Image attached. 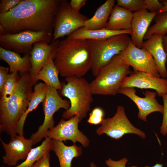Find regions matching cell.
I'll use <instances>...</instances> for the list:
<instances>
[{
	"mask_svg": "<svg viewBox=\"0 0 167 167\" xmlns=\"http://www.w3.org/2000/svg\"><path fill=\"white\" fill-rule=\"evenodd\" d=\"M115 2V0H106L97 9L93 16L85 22L84 27L89 30L105 28Z\"/></svg>",
	"mask_w": 167,
	"mask_h": 167,
	"instance_id": "23",
	"label": "cell"
},
{
	"mask_svg": "<svg viewBox=\"0 0 167 167\" xmlns=\"http://www.w3.org/2000/svg\"><path fill=\"white\" fill-rule=\"evenodd\" d=\"M134 88H121L118 92L130 99L137 106L139 112L138 117L143 121H147V116L154 112L163 113V105L160 104L156 97V92L147 90L143 93L144 97H142L137 95Z\"/></svg>",
	"mask_w": 167,
	"mask_h": 167,
	"instance_id": "13",
	"label": "cell"
},
{
	"mask_svg": "<svg viewBox=\"0 0 167 167\" xmlns=\"http://www.w3.org/2000/svg\"><path fill=\"white\" fill-rule=\"evenodd\" d=\"M163 102V120L160 127V132L164 136L167 135V93L162 96Z\"/></svg>",
	"mask_w": 167,
	"mask_h": 167,
	"instance_id": "31",
	"label": "cell"
},
{
	"mask_svg": "<svg viewBox=\"0 0 167 167\" xmlns=\"http://www.w3.org/2000/svg\"><path fill=\"white\" fill-rule=\"evenodd\" d=\"M54 59H51L45 64L35 78L37 81L40 80L43 81L48 86L61 90L62 85L58 78L59 72L55 65Z\"/></svg>",
	"mask_w": 167,
	"mask_h": 167,
	"instance_id": "25",
	"label": "cell"
},
{
	"mask_svg": "<svg viewBox=\"0 0 167 167\" xmlns=\"http://www.w3.org/2000/svg\"><path fill=\"white\" fill-rule=\"evenodd\" d=\"M20 76L18 72L9 73L0 94V102L6 101L15 90Z\"/></svg>",
	"mask_w": 167,
	"mask_h": 167,
	"instance_id": "28",
	"label": "cell"
},
{
	"mask_svg": "<svg viewBox=\"0 0 167 167\" xmlns=\"http://www.w3.org/2000/svg\"><path fill=\"white\" fill-rule=\"evenodd\" d=\"M117 5L131 12H137L145 8L143 0H117Z\"/></svg>",
	"mask_w": 167,
	"mask_h": 167,
	"instance_id": "29",
	"label": "cell"
},
{
	"mask_svg": "<svg viewBox=\"0 0 167 167\" xmlns=\"http://www.w3.org/2000/svg\"><path fill=\"white\" fill-rule=\"evenodd\" d=\"M54 59L62 76L82 77L91 69L92 66L88 40L67 37L60 41Z\"/></svg>",
	"mask_w": 167,
	"mask_h": 167,
	"instance_id": "3",
	"label": "cell"
},
{
	"mask_svg": "<svg viewBox=\"0 0 167 167\" xmlns=\"http://www.w3.org/2000/svg\"><path fill=\"white\" fill-rule=\"evenodd\" d=\"M65 80L67 83L62 84L61 93L69 99L70 107L63 112L62 117L68 120L77 116L81 121L90 110L93 101L90 84L82 77H68Z\"/></svg>",
	"mask_w": 167,
	"mask_h": 167,
	"instance_id": "4",
	"label": "cell"
},
{
	"mask_svg": "<svg viewBox=\"0 0 167 167\" xmlns=\"http://www.w3.org/2000/svg\"><path fill=\"white\" fill-rule=\"evenodd\" d=\"M11 138L8 143L0 139L5 152L3 161L9 166H14L19 161L25 160L33 144L31 139L25 138L24 135H16Z\"/></svg>",
	"mask_w": 167,
	"mask_h": 167,
	"instance_id": "15",
	"label": "cell"
},
{
	"mask_svg": "<svg viewBox=\"0 0 167 167\" xmlns=\"http://www.w3.org/2000/svg\"><path fill=\"white\" fill-rule=\"evenodd\" d=\"M4 167L3 166H2V167Z\"/></svg>",
	"mask_w": 167,
	"mask_h": 167,
	"instance_id": "43",
	"label": "cell"
},
{
	"mask_svg": "<svg viewBox=\"0 0 167 167\" xmlns=\"http://www.w3.org/2000/svg\"><path fill=\"white\" fill-rule=\"evenodd\" d=\"M130 167H138L136 166H132ZM145 167H164L163 166V165L162 164L157 163L156 164H155V165L152 167L146 166H145Z\"/></svg>",
	"mask_w": 167,
	"mask_h": 167,
	"instance_id": "41",
	"label": "cell"
},
{
	"mask_svg": "<svg viewBox=\"0 0 167 167\" xmlns=\"http://www.w3.org/2000/svg\"><path fill=\"white\" fill-rule=\"evenodd\" d=\"M51 139L46 137L41 144L32 148L26 158L19 165L14 166L8 167H32L37 161L45 154L49 153L51 150Z\"/></svg>",
	"mask_w": 167,
	"mask_h": 167,
	"instance_id": "26",
	"label": "cell"
},
{
	"mask_svg": "<svg viewBox=\"0 0 167 167\" xmlns=\"http://www.w3.org/2000/svg\"><path fill=\"white\" fill-rule=\"evenodd\" d=\"M96 132L99 135L105 134L116 140L129 134L137 135L142 139H145L146 136L143 131L136 128L130 121L122 105L118 106L116 112L113 117L104 118Z\"/></svg>",
	"mask_w": 167,
	"mask_h": 167,
	"instance_id": "10",
	"label": "cell"
},
{
	"mask_svg": "<svg viewBox=\"0 0 167 167\" xmlns=\"http://www.w3.org/2000/svg\"><path fill=\"white\" fill-rule=\"evenodd\" d=\"M80 122L77 116L67 121L62 118L56 126L48 130L46 137L62 142L70 140L74 144L79 142L83 146L87 147L89 145V141L78 129V124Z\"/></svg>",
	"mask_w": 167,
	"mask_h": 167,
	"instance_id": "12",
	"label": "cell"
},
{
	"mask_svg": "<svg viewBox=\"0 0 167 167\" xmlns=\"http://www.w3.org/2000/svg\"><path fill=\"white\" fill-rule=\"evenodd\" d=\"M16 88L6 101L0 102V131L11 138L17 134L19 122L28 107L38 81L30 72L20 74Z\"/></svg>",
	"mask_w": 167,
	"mask_h": 167,
	"instance_id": "2",
	"label": "cell"
},
{
	"mask_svg": "<svg viewBox=\"0 0 167 167\" xmlns=\"http://www.w3.org/2000/svg\"><path fill=\"white\" fill-rule=\"evenodd\" d=\"M21 0H1L0 14L7 12L16 6Z\"/></svg>",
	"mask_w": 167,
	"mask_h": 167,
	"instance_id": "32",
	"label": "cell"
},
{
	"mask_svg": "<svg viewBox=\"0 0 167 167\" xmlns=\"http://www.w3.org/2000/svg\"><path fill=\"white\" fill-rule=\"evenodd\" d=\"M118 55L134 70L160 78L154 60L149 52L143 48L136 47L131 40L127 47Z\"/></svg>",
	"mask_w": 167,
	"mask_h": 167,
	"instance_id": "11",
	"label": "cell"
},
{
	"mask_svg": "<svg viewBox=\"0 0 167 167\" xmlns=\"http://www.w3.org/2000/svg\"><path fill=\"white\" fill-rule=\"evenodd\" d=\"M60 41H53L49 43L40 41L35 43L29 53L31 67L30 73L35 77L51 59H54Z\"/></svg>",
	"mask_w": 167,
	"mask_h": 167,
	"instance_id": "16",
	"label": "cell"
},
{
	"mask_svg": "<svg viewBox=\"0 0 167 167\" xmlns=\"http://www.w3.org/2000/svg\"><path fill=\"white\" fill-rule=\"evenodd\" d=\"M160 1L162 4L163 6L158 13H161L167 11V0H161Z\"/></svg>",
	"mask_w": 167,
	"mask_h": 167,
	"instance_id": "38",
	"label": "cell"
},
{
	"mask_svg": "<svg viewBox=\"0 0 167 167\" xmlns=\"http://www.w3.org/2000/svg\"><path fill=\"white\" fill-rule=\"evenodd\" d=\"M53 33L45 31L25 30L11 34L0 35V47L6 49L12 50L17 53L26 54L31 50L36 42L42 41L50 43Z\"/></svg>",
	"mask_w": 167,
	"mask_h": 167,
	"instance_id": "8",
	"label": "cell"
},
{
	"mask_svg": "<svg viewBox=\"0 0 167 167\" xmlns=\"http://www.w3.org/2000/svg\"><path fill=\"white\" fill-rule=\"evenodd\" d=\"M8 33L6 28L2 24H0V35Z\"/></svg>",
	"mask_w": 167,
	"mask_h": 167,
	"instance_id": "40",
	"label": "cell"
},
{
	"mask_svg": "<svg viewBox=\"0 0 167 167\" xmlns=\"http://www.w3.org/2000/svg\"><path fill=\"white\" fill-rule=\"evenodd\" d=\"M132 33L131 29L119 31L110 30L106 28L89 30L83 27L74 31L68 36L67 37L73 39L102 40L118 35H131Z\"/></svg>",
	"mask_w": 167,
	"mask_h": 167,
	"instance_id": "20",
	"label": "cell"
},
{
	"mask_svg": "<svg viewBox=\"0 0 167 167\" xmlns=\"http://www.w3.org/2000/svg\"><path fill=\"white\" fill-rule=\"evenodd\" d=\"M51 150L53 151L58 158L60 167H71V162L75 157L82 154V149L75 143L67 146L62 141L51 139Z\"/></svg>",
	"mask_w": 167,
	"mask_h": 167,
	"instance_id": "21",
	"label": "cell"
},
{
	"mask_svg": "<svg viewBox=\"0 0 167 167\" xmlns=\"http://www.w3.org/2000/svg\"><path fill=\"white\" fill-rule=\"evenodd\" d=\"M150 89L156 91L159 96L167 93V79L149 74L134 70L124 79L121 88Z\"/></svg>",
	"mask_w": 167,
	"mask_h": 167,
	"instance_id": "14",
	"label": "cell"
},
{
	"mask_svg": "<svg viewBox=\"0 0 167 167\" xmlns=\"http://www.w3.org/2000/svg\"><path fill=\"white\" fill-rule=\"evenodd\" d=\"M157 13V12H149L145 8L133 13L131 40L136 47L142 48L144 36L151 22Z\"/></svg>",
	"mask_w": 167,
	"mask_h": 167,
	"instance_id": "17",
	"label": "cell"
},
{
	"mask_svg": "<svg viewBox=\"0 0 167 167\" xmlns=\"http://www.w3.org/2000/svg\"><path fill=\"white\" fill-rule=\"evenodd\" d=\"M49 159L50 154L49 153L35 162L32 167H50Z\"/></svg>",
	"mask_w": 167,
	"mask_h": 167,
	"instance_id": "36",
	"label": "cell"
},
{
	"mask_svg": "<svg viewBox=\"0 0 167 167\" xmlns=\"http://www.w3.org/2000/svg\"><path fill=\"white\" fill-rule=\"evenodd\" d=\"M133 16L132 12L117 5H115L105 28L114 31L131 29Z\"/></svg>",
	"mask_w": 167,
	"mask_h": 167,
	"instance_id": "22",
	"label": "cell"
},
{
	"mask_svg": "<svg viewBox=\"0 0 167 167\" xmlns=\"http://www.w3.org/2000/svg\"><path fill=\"white\" fill-rule=\"evenodd\" d=\"M128 161L126 158H124L117 161L109 158L105 161L106 165L109 167H126V164Z\"/></svg>",
	"mask_w": 167,
	"mask_h": 167,
	"instance_id": "34",
	"label": "cell"
},
{
	"mask_svg": "<svg viewBox=\"0 0 167 167\" xmlns=\"http://www.w3.org/2000/svg\"><path fill=\"white\" fill-rule=\"evenodd\" d=\"M154 19L155 24L148 29L144 36V40L147 39L154 34L163 36L167 33V11L158 13Z\"/></svg>",
	"mask_w": 167,
	"mask_h": 167,
	"instance_id": "27",
	"label": "cell"
},
{
	"mask_svg": "<svg viewBox=\"0 0 167 167\" xmlns=\"http://www.w3.org/2000/svg\"><path fill=\"white\" fill-rule=\"evenodd\" d=\"M104 112L100 107L94 108L89 114L87 122L92 125H97L101 124L104 118Z\"/></svg>",
	"mask_w": 167,
	"mask_h": 167,
	"instance_id": "30",
	"label": "cell"
},
{
	"mask_svg": "<svg viewBox=\"0 0 167 167\" xmlns=\"http://www.w3.org/2000/svg\"><path fill=\"white\" fill-rule=\"evenodd\" d=\"M90 167H97L93 162H92L90 164Z\"/></svg>",
	"mask_w": 167,
	"mask_h": 167,
	"instance_id": "42",
	"label": "cell"
},
{
	"mask_svg": "<svg viewBox=\"0 0 167 167\" xmlns=\"http://www.w3.org/2000/svg\"><path fill=\"white\" fill-rule=\"evenodd\" d=\"M47 88L48 86L45 83L40 82L35 85L28 108L19 122L17 129L18 135H24V125L28 114L36 109L40 103L44 101Z\"/></svg>",
	"mask_w": 167,
	"mask_h": 167,
	"instance_id": "24",
	"label": "cell"
},
{
	"mask_svg": "<svg viewBox=\"0 0 167 167\" xmlns=\"http://www.w3.org/2000/svg\"><path fill=\"white\" fill-rule=\"evenodd\" d=\"M0 58L9 66L10 73L19 72L20 74L30 72L31 65L29 53L21 57L19 54L0 46Z\"/></svg>",
	"mask_w": 167,
	"mask_h": 167,
	"instance_id": "19",
	"label": "cell"
},
{
	"mask_svg": "<svg viewBox=\"0 0 167 167\" xmlns=\"http://www.w3.org/2000/svg\"><path fill=\"white\" fill-rule=\"evenodd\" d=\"M43 102L44 119L37 131L30 137L33 144L40 141L43 138H45L48 130L54 126V113L60 109L67 110L70 107V101L62 99L57 89L49 86H48L46 97Z\"/></svg>",
	"mask_w": 167,
	"mask_h": 167,
	"instance_id": "9",
	"label": "cell"
},
{
	"mask_svg": "<svg viewBox=\"0 0 167 167\" xmlns=\"http://www.w3.org/2000/svg\"><path fill=\"white\" fill-rule=\"evenodd\" d=\"M130 66L120 56H114L110 62L99 71L90 83L93 95L115 96L124 78L131 71Z\"/></svg>",
	"mask_w": 167,
	"mask_h": 167,
	"instance_id": "5",
	"label": "cell"
},
{
	"mask_svg": "<svg viewBox=\"0 0 167 167\" xmlns=\"http://www.w3.org/2000/svg\"><path fill=\"white\" fill-rule=\"evenodd\" d=\"M61 0H21L9 11L0 14V24L8 33L30 30L53 33Z\"/></svg>",
	"mask_w": 167,
	"mask_h": 167,
	"instance_id": "1",
	"label": "cell"
},
{
	"mask_svg": "<svg viewBox=\"0 0 167 167\" xmlns=\"http://www.w3.org/2000/svg\"><path fill=\"white\" fill-rule=\"evenodd\" d=\"M9 68L2 66H0V92L2 90L9 74Z\"/></svg>",
	"mask_w": 167,
	"mask_h": 167,
	"instance_id": "35",
	"label": "cell"
},
{
	"mask_svg": "<svg viewBox=\"0 0 167 167\" xmlns=\"http://www.w3.org/2000/svg\"><path fill=\"white\" fill-rule=\"evenodd\" d=\"M142 48L147 49L152 56L160 76L163 78L167 77V53L164 48L162 36L158 34L152 35L143 42Z\"/></svg>",
	"mask_w": 167,
	"mask_h": 167,
	"instance_id": "18",
	"label": "cell"
},
{
	"mask_svg": "<svg viewBox=\"0 0 167 167\" xmlns=\"http://www.w3.org/2000/svg\"><path fill=\"white\" fill-rule=\"evenodd\" d=\"M88 40L91 54L92 72L96 77L102 68L127 47L131 38L127 34H121L104 40Z\"/></svg>",
	"mask_w": 167,
	"mask_h": 167,
	"instance_id": "6",
	"label": "cell"
},
{
	"mask_svg": "<svg viewBox=\"0 0 167 167\" xmlns=\"http://www.w3.org/2000/svg\"><path fill=\"white\" fill-rule=\"evenodd\" d=\"M88 19L72 9L67 0H61L55 15L52 41L69 36L84 27L85 22Z\"/></svg>",
	"mask_w": 167,
	"mask_h": 167,
	"instance_id": "7",
	"label": "cell"
},
{
	"mask_svg": "<svg viewBox=\"0 0 167 167\" xmlns=\"http://www.w3.org/2000/svg\"><path fill=\"white\" fill-rule=\"evenodd\" d=\"M162 42L164 50L167 53V35H166L162 36Z\"/></svg>",
	"mask_w": 167,
	"mask_h": 167,
	"instance_id": "39",
	"label": "cell"
},
{
	"mask_svg": "<svg viewBox=\"0 0 167 167\" xmlns=\"http://www.w3.org/2000/svg\"><path fill=\"white\" fill-rule=\"evenodd\" d=\"M86 0H71L69 2L71 7L74 11L79 12L81 8L85 4Z\"/></svg>",
	"mask_w": 167,
	"mask_h": 167,
	"instance_id": "37",
	"label": "cell"
},
{
	"mask_svg": "<svg viewBox=\"0 0 167 167\" xmlns=\"http://www.w3.org/2000/svg\"><path fill=\"white\" fill-rule=\"evenodd\" d=\"M145 8L150 12H158L163 7L162 3L157 0H143Z\"/></svg>",
	"mask_w": 167,
	"mask_h": 167,
	"instance_id": "33",
	"label": "cell"
}]
</instances>
